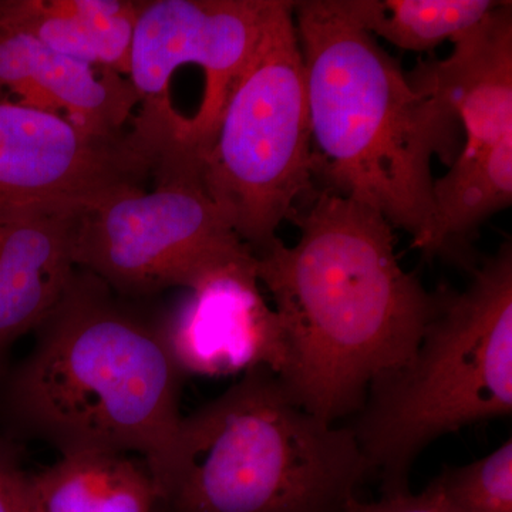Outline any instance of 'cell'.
<instances>
[{
	"instance_id": "1",
	"label": "cell",
	"mask_w": 512,
	"mask_h": 512,
	"mask_svg": "<svg viewBox=\"0 0 512 512\" xmlns=\"http://www.w3.org/2000/svg\"><path fill=\"white\" fill-rule=\"evenodd\" d=\"M298 242L255 251L288 359L279 379L326 423L362 409L370 387L412 360L436 298L400 265L382 215L328 190L293 212Z\"/></svg>"
},
{
	"instance_id": "2",
	"label": "cell",
	"mask_w": 512,
	"mask_h": 512,
	"mask_svg": "<svg viewBox=\"0 0 512 512\" xmlns=\"http://www.w3.org/2000/svg\"><path fill=\"white\" fill-rule=\"evenodd\" d=\"M77 268L6 384L15 429L62 456L133 453L160 494L180 426V377L163 329Z\"/></svg>"
},
{
	"instance_id": "3",
	"label": "cell",
	"mask_w": 512,
	"mask_h": 512,
	"mask_svg": "<svg viewBox=\"0 0 512 512\" xmlns=\"http://www.w3.org/2000/svg\"><path fill=\"white\" fill-rule=\"evenodd\" d=\"M305 67L313 178L412 237L433 218L431 161L453 163L460 124L410 82L399 62L357 23L346 0L293 2Z\"/></svg>"
},
{
	"instance_id": "4",
	"label": "cell",
	"mask_w": 512,
	"mask_h": 512,
	"mask_svg": "<svg viewBox=\"0 0 512 512\" xmlns=\"http://www.w3.org/2000/svg\"><path fill=\"white\" fill-rule=\"evenodd\" d=\"M370 471L352 427L255 369L181 417L160 500L171 512H345Z\"/></svg>"
},
{
	"instance_id": "5",
	"label": "cell",
	"mask_w": 512,
	"mask_h": 512,
	"mask_svg": "<svg viewBox=\"0 0 512 512\" xmlns=\"http://www.w3.org/2000/svg\"><path fill=\"white\" fill-rule=\"evenodd\" d=\"M407 365L370 387L357 444L383 493L406 490L421 451L446 434L512 413V247L474 271L463 291L443 285Z\"/></svg>"
},
{
	"instance_id": "6",
	"label": "cell",
	"mask_w": 512,
	"mask_h": 512,
	"mask_svg": "<svg viewBox=\"0 0 512 512\" xmlns=\"http://www.w3.org/2000/svg\"><path fill=\"white\" fill-rule=\"evenodd\" d=\"M201 180L252 252L313 190L305 67L293 2L274 0L251 59L232 87L201 161Z\"/></svg>"
},
{
	"instance_id": "7",
	"label": "cell",
	"mask_w": 512,
	"mask_h": 512,
	"mask_svg": "<svg viewBox=\"0 0 512 512\" xmlns=\"http://www.w3.org/2000/svg\"><path fill=\"white\" fill-rule=\"evenodd\" d=\"M156 188L131 185L84 205L77 268L124 298L190 289L212 269L252 252L210 197L197 170L153 173Z\"/></svg>"
},
{
	"instance_id": "8",
	"label": "cell",
	"mask_w": 512,
	"mask_h": 512,
	"mask_svg": "<svg viewBox=\"0 0 512 512\" xmlns=\"http://www.w3.org/2000/svg\"><path fill=\"white\" fill-rule=\"evenodd\" d=\"M150 175L153 165L128 133L97 136L56 114L0 101V205H89Z\"/></svg>"
},
{
	"instance_id": "9",
	"label": "cell",
	"mask_w": 512,
	"mask_h": 512,
	"mask_svg": "<svg viewBox=\"0 0 512 512\" xmlns=\"http://www.w3.org/2000/svg\"><path fill=\"white\" fill-rule=\"evenodd\" d=\"M272 5L274 0H140L128 70L138 96L134 116L156 106L175 72L197 67L210 83L218 124Z\"/></svg>"
},
{
	"instance_id": "10",
	"label": "cell",
	"mask_w": 512,
	"mask_h": 512,
	"mask_svg": "<svg viewBox=\"0 0 512 512\" xmlns=\"http://www.w3.org/2000/svg\"><path fill=\"white\" fill-rule=\"evenodd\" d=\"M161 325L175 365L185 375L225 377L284 372V328L256 275L254 252L202 276Z\"/></svg>"
},
{
	"instance_id": "11",
	"label": "cell",
	"mask_w": 512,
	"mask_h": 512,
	"mask_svg": "<svg viewBox=\"0 0 512 512\" xmlns=\"http://www.w3.org/2000/svg\"><path fill=\"white\" fill-rule=\"evenodd\" d=\"M453 52L407 73L421 92L453 111L463 144L453 165L512 163V3L500 2L474 28L454 37Z\"/></svg>"
},
{
	"instance_id": "12",
	"label": "cell",
	"mask_w": 512,
	"mask_h": 512,
	"mask_svg": "<svg viewBox=\"0 0 512 512\" xmlns=\"http://www.w3.org/2000/svg\"><path fill=\"white\" fill-rule=\"evenodd\" d=\"M0 101L47 111L104 137L127 134L138 96L128 77L57 53L0 8Z\"/></svg>"
},
{
	"instance_id": "13",
	"label": "cell",
	"mask_w": 512,
	"mask_h": 512,
	"mask_svg": "<svg viewBox=\"0 0 512 512\" xmlns=\"http://www.w3.org/2000/svg\"><path fill=\"white\" fill-rule=\"evenodd\" d=\"M84 205H0V355L35 330L72 281Z\"/></svg>"
},
{
	"instance_id": "14",
	"label": "cell",
	"mask_w": 512,
	"mask_h": 512,
	"mask_svg": "<svg viewBox=\"0 0 512 512\" xmlns=\"http://www.w3.org/2000/svg\"><path fill=\"white\" fill-rule=\"evenodd\" d=\"M0 8L55 52L128 77L137 0H0Z\"/></svg>"
},
{
	"instance_id": "15",
	"label": "cell",
	"mask_w": 512,
	"mask_h": 512,
	"mask_svg": "<svg viewBox=\"0 0 512 512\" xmlns=\"http://www.w3.org/2000/svg\"><path fill=\"white\" fill-rule=\"evenodd\" d=\"M25 512H157L160 494L147 466L126 454L79 453L25 473Z\"/></svg>"
},
{
	"instance_id": "16",
	"label": "cell",
	"mask_w": 512,
	"mask_h": 512,
	"mask_svg": "<svg viewBox=\"0 0 512 512\" xmlns=\"http://www.w3.org/2000/svg\"><path fill=\"white\" fill-rule=\"evenodd\" d=\"M370 35L407 52H429L477 26L497 0H346Z\"/></svg>"
},
{
	"instance_id": "17",
	"label": "cell",
	"mask_w": 512,
	"mask_h": 512,
	"mask_svg": "<svg viewBox=\"0 0 512 512\" xmlns=\"http://www.w3.org/2000/svg\"><path fill=\"white\" fill-rule=\"evenodd\" d=\"M454 512H512V441L434 478Z\"/></svg>"
},
{
	"instance_id": "18",
	"label": "cell",
	"mask_w": 512,
	"mask_h": 512,
	"mask_svg": "<svg viewBox=\"0 0 512 512\" xmlns=\"http://www.w3.org/2000/svg\"><path fill=\"white\" fill-rule=\"evenodd\" d=\"M345 512H454L447 503L439 485L431 481L420 493H410L409 488L393 493H383L380 500L365 503L352 498Z\"/></svg>"
},
{
	"instance_id": "19",
	"label": "cell",
	"mask_w": 512,
	"mask_h": 512,
	"mask_svg": "<svg viewBox=\"0 0 512 512\" xmlns=\"http://www.w3.org/2000/svg\"><path fill=\"white\" fill-rule=\"evenodd\" d=\"M25 473L20 470L15 451L0 439V512H25L22 483Z\"/></svg>"
}]
</instances>
